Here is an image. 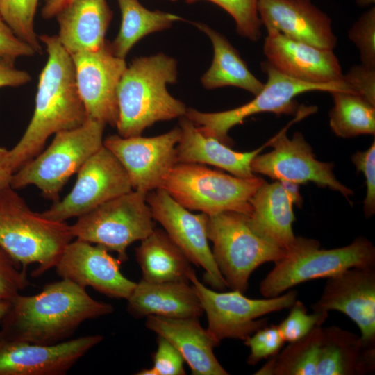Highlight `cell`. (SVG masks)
<instances>
[{
  "instance_id": "cell-27",
  "label": "cell",
  "mask_w": 375,
  "mask_h": 375,
  "mask_svg": "<svg viewBox=\"0 0 375 375\" xmlns=\"http://www.w3.org/2000/svg\"><path fill=\"white\" fill-rule=\"evenodd\" d=\"M375 369V349L339 326L322 327L316 375H364Z\"/></svg>"
},
{
  "instance_id": "cell-25",
  "label": "cell",
  "mask_w": 375,
  "mask_h": 375,
  "mask_svg": "<svg viewBox=\"0 0 375 375\" xmlns=\"http://www.w3.org/2000/svg\"><path fill=\"white\" fill-rule=\"evenodd\" d=\"M188 281L136 283L127 299V311L137 318L150 315L173 319H199L203 313L200 300Z\"/></svg>"
},
{
  "instance_id": "cell-47",
  "label": "cell",
  "mask_w": 375,
  "mask_h": 375,
  "mask_svg": "<svg viewBox=\"0 0 375 375\" xmlns=\"http://www.w3.org/2000/svg\"><path fill=\"white\" fill-rule=\"evenodd\" d=\"M38 0H30L31 12L33 17H35L36 10L38 8Z\"/></svg>"
},
{
  "instance_id": "cell-41",
  "label": "cell",
  "mask_w": 375,
  "mask_h": 375,
  "mask_svg": "<svg viewBox=\"0 0 375 375\" xmlns=\"http://www.w3.org/2000/svg\"><path fill=\"white\" fill-rule=\"evenodd\" d=\"M342 79L351 92L375 106V69L362 65L352 66Z\"/></svg>"
},
{
  "instance_id": "cell-28",
  "label": "cell",
  "mask_w": 375,
  "mask_h": 375,
  "mask_svg": "<svg viewBox=\"0 0 375 375\" xmlns=\"http://www.w3.org/2000/svg\"><path fill=\"white\" fill-rule=\"evenodd\" d=\"M142 279L150 283L188 281L193 271L183 251L160 228L154 230L135 249Z\"/></svg>"
},
{
  "instance_id": "cell-21",
  "label": "cell",
  "mask_w": 375,
  "mask_h": 375,
  "mask_svg": "<svg viewBox=\"0 0 375 375\" xmlns=\"http://www.w3.org/2000/svg\"><path fill=\"white\" fill-rule=\"evenodd\" d=\"M258 10L267 31L320 49L333 50L336 46L331 18L311 0H260Z\"/></svg>"
},
{
  "instance_id": "cell-24",
  "label": "cell",
  "mask_w": 375,
  "mask_h": 375,
  "mask_svg": "<svg viewBox=\"0 0 375 375\" xmlns=\"http://www.w3.org/2000/svg\"><path fill=\"white\" fill-rule=\"evenodd\" d=\"M181 135L176 147L178 163H198L215 166L240 178L254 176L253 159L263 146L248 152H238L217 138L204 133L185 116L180 117Z\"/></svg>"
},
{
  "instance_id": "cell-46",
  "label": "cell",
  "mask_w": 375,
  "mask_h": 375,
  "mask_svg": "<svg viewBox=\"0 0 375 375\" xmlns=\"http://www.w3.org/2000/svg\"><path fill=\"white\" fill-rule=\"evenodd\" d=\"M10 306V300H0V324Z\"/></svg>"
},
{
  "instance_id": "cell-6",
  "label": "cell",
  "mask_w": 375,
  "mask_h": 375,
  "mask_svg": "<svg viewBox=\"0 0 375 375\" xmlns=\"http://www.w3.org/2000/svg\"><path fill=\"white\" fill-rule=\"evenodd\" d=\"M319 246L315 239L297 237L260 282L261 294L274 297L308 281L329 278L352 267L375 266L374 246L365 238L358 237L340 248L320 249Z\"/></svg>"
},
{
  "instance_id": "cell-23",
  "label": "cell",
  "mask_w": 375,
  "mask_h": 375,
  "mask_svg": "<svg viewBox=\"0 0 375 375\" xmlns=\"http://www.w3.org/2000/svg\"><path fill=\"white\" fill-rule=\"evenodd\" d=\"M146 327L171 342L181 353L194 375H227L213 352L219 344L197 318L147 317Z\"/></svg>"
},
{
  "instance_id": "cell-42",
  "label": "cell",
  "mask_w": 375,
  "mask_h": 375,
  "mask_svg": "<svg viewBox=\"0 0 375 375\" xmlns=\"http://www.w3.org/2000/svg\"><path fill=\"white\" fill-rule=\"evenodd\" d=\"M35 51L19 38L0 15V56L15 61L21 56H31Z\"/></svg>"
},
{
  "instance_id": "cell-37",
  "label": "cell",
  "mask_w": 375,
  "mask_h": 375,
  "mask_svg": "<svg viewBox=\"0 0 375 375\" xmlns=\"http://www.w3.org/2000/svg\"><path fill=\"white\" fill-rule=\"evenodd\" d=\"M244 342L250 349L249 365H255L262 359L276 355L285 342L278 325L265 326L247 338Z\"/></svg>"
},
{
  "instance_id": "cell-15",
  "label": "cell",
  "mask_w": 375,
  "mask_h": 375,
  "mask_svg": "<svg viewBox=\"0 0 375 375\" xmlns=\"http://www.w3.org/2000/svg\"><path fill=\"white\" fill-rule=\"evenodd\" d=\"M180 135L178 126L153 137L112 135L103 139V144L126 170L132 189L147 194L162 188L178 163L176 147Z\"/></svg>"
},
{
  "instance_id": "cell-4",
  "label": "cell",
  "mask_w": 375,
  "mask_h": 375,
  "mask_svg": "<svg viewBox=\"0 0 375 375\" xmlns=\"http://www.w3.org/2000/svg\"><path fill=\"white\" fill-rule=\"evenodd\" d=\"M73 238L69 225L33 212L12 187L0 193V247L25 272L37 263L33 277L55 267Z\"/></svg>"
},
{
  "instance_id": "cell-9",
  "label": "cell",
  "mask_w": 375,
  "mask_h": 375,
  "mask_svg": "<svg viewBox=\"0 0 375 375\" xmlns=\"http://www.w3.org/2000/svg\"><path fill=\"white\" fill-rule=\"evenodd\" d=\"M262 69L267 74V82L249 102L235 108L216 112H203L188 108L185 116L204 133L229 146L232 142L228 136L230 129L242 124L248 117L260 112L294 114L298 110L294 99L299 94L312 91L352 93L343 79L328 84L303 82L279 72L267 61L262 64Z\"/></svg>"
},
{
  "instance_id": "cell-44",
  "label": "cell",
  "mask_w": 375,
  "mask_h": 375,
  "mask_svg": "<svg viewBox=\"0 0 375 375\" xmlns=\"http://www.w3.org/2000/svg\"><path fill=\"white\" fill-rule=\"evenodd\" d=\"M8 151L5 147L0 146V193L11 187L14 174L8 161Z\"/></svg>"
},
{
  "instance_id": "cell-39",
  "label": "cell",
  "mask_w": 375,
  "mask_h": 375,
  "mask_svg": "<svg viewBox=\"0 0 375 375\" xmlns=\"http://www.w3.org/2000/svg\"><path fill=\"white\" fill-rule=\"evenodd\" d=\"M29 285L26 272L0 247V300H11Z\"/></svg>"
},
{
  "instance_id": "cell-14",
  "label": "cell",
  "mask_w": 375,
  "mask_h": 375,
  "mask_svg": "<svg viewBox=\"0 0 375 375\" xmlns=\"http://www.w3.org/2000/svg\"><path fill=\"white\" fill-rule=\"evenodd\" d=\"M146 200L154 220L161 224L192 263L204 269L205 281L213 289L227 287L208 244V215L192 213L163 188L148 192Z\"/></svg>"
},
{
  "instance_id": "cell-48",
  "label": "cell",
  "mask_w": 375,
  "mask_h": 375,
  "mask_svg": "<svg viewBox=\"0 0 375 375\" xmlns=\"http://www.w3.org/2000/svg\"><path fill=\"white\" fill-rule=\"evenodd\" d=\"M356 3L361 6H366L374 3L375 0H356Z\"/></svg>"
},
{
  "instance_id": "cell-30",
  "label": "cell",
  "mask_w": 375,
  "mask_h": 375,
  "mask_svg": "<svg viewBox=\"0 0 375 375\" xmlns=\"http://www.w3.org/2000/svg\"><path fill=\"white\" fill-rule=\"evenodd\" d=\"M122 23L118 34L109 43L112 53L125 59L129 51L144 36L170 27L183 19L174 14L150 10L138 0H117Z\"/></svg>"
},
{
  "instance_id": "cell-16",
  "label": "cell",
  "mask_w": 375,
  "mask_h": 375,
  "mask_svg": "<svg viewBox=\"0 0 375 375\" xmlns=\"http://www.w3.org/2000/svg\"><path fill=\"white\" fill-rule=\"evenodd\" d=\"M77 89L88 119L116 127L117 89L127 65L115 56L107 42L96 50L72 55Z\"/></svg>"
},
{
  "instance_id": "cell-5",
  "label": "cell",
  "mask_w": 375,
  "mask_h": 375,
  "mask_svg": "<svg viewBox=\"0 0 375 375\" xmlns=\"http://www.w3.org/2000/svg\"><path fill=\"white\" fill-rule=\"evenodd\" d=\"M207 236L227 287L244 293L249 280L261 265L282 259L286 251L258 232L249 216L234 211L208 215Z\"/></svg>"
},
{
  "instance_id": "cell-32",
  "label": "cell",
  "mask_w": 375,
  "mask_h": 375,
  "mask_svg": "<svg viewBox=\"0 0 375 375\" xmlns=\"http://www.w3.org/2000/svg\"><path fill=\"white\" fill-rule=\"evenodd\" d=\"M333 105L329 125L338 137L349 138L375 133V106L363 97L346 92L331 93Z\"/></svg>"
},
{
  "instance_id": "cell-31",
  "label": "cell",
  "mask_w": 375,
  "mask_h": 375,
  "mask_svg": "<svg viewBox=\"0 0 375 375\" xmlns=\"http://www.w3.org/2000/svg\"><path fill=\"white\" fill-rule=\"evenodd\" d=\"M322 335V326L315 327L269 358L254 374L316 375Z\"/></svg>"
},
{
  "instance_id": "cell-18",
  "label": "cell",
  "mask_w": 375,
  "mask_h": 375,
  "mask_svg": "<svg viewBox=\"0 0 375 375\" xmlns=\"http://www.w3.org/2000/svg\"><path fill=\"white\" fill-rule=\"evenodd\" d=\"M327 278L312 310L343 312L358 326L363 344L375 349V266L352 267Z\"/></svg>"
},
{
  "instance_id": "cell-12",
  "label": "cell",
  "mask_w": 375,
  "mask_h": 375,
  "mask_svg": "<svg viewBox=\"0 0 375 375\" xmlns=\"http://www.w3.org/2000/svg\"><path fill=\"white\" fill-rule=\"evenodd\" d=\"M132 190L126 170L113 153L103 145L78 171L70 192L62 199L53 202L41 214L50 220L65 222Z\"/></svg>"
},
{
  "instance_id": "cell-3",
  "label": "cell",
  "mask_w": 375,
  "mask_h": 375,
  "mask_svg": "<svg viewBox=\"0 0 375 375\" xmlns=\"http://www.w3.org/2000/svg\"><path fill=\"white\" fill-rule=\"evenodd\" d=\"M177 76L176 60L162 53L136 58L127 65L117 89L119 135H141L156 122L185 116V103L167 89Z\"/></svg>"
},
{
  "instance_id": "cell-7",
  "label": "cell",
  "mask_w": 375,
  "mask_h": 375,
  "mask_svg": "<svg viewBox=\"0 0 375 375\" xmlns=\"http://www.w3.org/2000/svg\"><path fill=\"white\" fill-rule=\"evenodd\" d=\"M105 126L88 119L77 128L57 133L47 149L14 172L11 187L33 185L47 199L57 201L69 178L103 145Z\"/></svg>"
},
{
  "instance_id": "cell-38",
  "label": "cell",
  "mask_w": 375,
  "mask_h": 375,
  "mask_svg": "<svg viewBox=\"0 0 375 375\" xmlns=\"http://www.w3.org/2000/svg\"><path fill=\"white\" fill-rule=\"evenodd\" d=\"M153 365L142 369L137 375H184V358L177 349L165 338L158 336L157 349L153 356Z\"/></svg>"
},
{
  "instance_id": "cell-22",
  "label": "cell",
  "mask_w": 375,
  "mask_h": 375,
  "mask_svg": "<svg viewBox=\"0 0 375 375\" xmlns=\"http://www.w3.org/2000/svg\"><path fill=\"white\" fill-rule=\"evenodd\" d=\"M299 185L276 181L264 182L250 199L251 226L285 251L296 240L293 206L301 204Z\"/></svg>"
},
{
  "instance_id": "cell-34",
  "label": "cell",
  "mask_w": 375,
  "mask_h": 375,
  "mask_svg": "<svg viewBox=\"0 0 375 375\" xmlns=\"http://www.w3.org/2000/svg\"><path fill=\"white\" fill-rule=\"evenodd\" d=\"M202 0H185L193 3ZM226 11L235 20L238 33L242 37L256 42L261 36L262 23L258 14L260 0H205Z\"/></svg>"
},
{
  "instance_id": "cell-17",
  "label": "cell",
  "mask_w": 375,
  "mask_h": 375,
  "mask_svg": "<svg viewBox=\"0 0 375 375\" xmlns=\"http://www.w3.org/2000/svg\"><path fill=\"white\" fill-rule=\"evenodd\" d=\"M103 340L89 335L42 344L10 339L0 331V375H64Z\"/></svg>"
},
{
  "instance_id": "cell-8",
  "label": "cell",
  "mask_w": 375,
  "mask_h": 375,
  "mask_svg": "<svg viewBox=\"0 0 375 375\" xmlns=\"http://www.w3.org/2000/svg\"><path fill=\"white\" fill-rule=\"evenodd\" d=\"M265 181L258 176L240 178L202 164L177 163L162 188L178 203L208 215L234 211L249 216L250 199Z\"/></svg>"
},
{
  "instance_id": "cell-10",
  "label": "cell",
  "mask_w": 375,
  "mask_h": 375,
  "mask_svg": "<svg viewBox=\"0 0 375 375\" xmlns=\"http://www.w3.org/2000/svg\"><path fill=\"white\" fill-rule=\"evenodd\" d=\"M146 196L132 190L78 217L69 226L74 238L115 251L122 262L126 261L128 246L156 228Z\"/></svg>"
},
{
  "instance_id": "cell-2",
  "label": "cell",
  "mask_w": 375,
  "mask_h": 375,
  "mask_svg": "<svg viewBox=\"0 0 375 375\" xmlns=\"http://www.w3.org/2000/svg\"><path fill=\"white\" fill-rule=\"evenodd\" d=\"M113 311L112 304L94 299L85 288L62 278L34 295L12 298L1 331L10 339L53 344L69 340L85 321Z\"/></svg>"
},
{
  "instance_id": "cell-36",
  "label": "cell",
  "mask_w": 375,
  "mask_h": 375,
  "mask_svg": "<svg viewBox=\"0 0 375 375\" xmlns=\"http://www.w3.org/2000/svg\"><path fill=\"white\" fill-rule=\"evenodd\" d=\"M349 40L359 51L361 65L375 69V8L364 12L349 31Z\"/></svg>"
},
{
  "instance_id": "cell-40",
  "label": "cell",
  "mask_w": 375,
  "mask_h": 375,
  "mask_svg": "<svg viewBox=\"0 0 375 375\" xmlns=\"http://www.w3.org/2000/svg\"><path fill=\"white\" fill-rule=\"evenodd\" d=\"M351 160L358 172L365 176L366 196L364 199V212L369 217L375 212V142L364 151H357L351 157Z\"/></svg>"
},
{
  "instance_id": "cell-43",
  "label": "cell",
  "mask_w": 375,
  "mask_h": 375,
  "mask_svg": "<svg viewBox=\"0 0 375 375\" xmlns=\"http://www.w3.org/2000/svg\"><path fill=\"white\" fill-rule=\"evenodd\" d=\"M14 62L0 56V88L18 87L31 81L30 74L16 68Z\"/></svg>"
},
{
  "instance_id": "cell-1",
  "label": "cell",
  "mask_w": 375,
  "mask_h": 375,
  "mask_svg": "<svg viewBox=\"0 0 375 375\" xmlns=\"http://www.w3.org/2000/svg\"><path fill=\"white\" fill-rule=\"evenodd\" d=\"M38 38L46 47L47 60L39 76L31 119L8 151L14 172L38 155L51 135L77 128L88 119L77 89L72 56L57 35Z\"/></svg>"
},
{
  "instance_id": "cell-26",
  "label": "cell",
  "mask_w": 375,
  "mask_h": 375,
  "mask_svg": "<svg viewBox=\"0 0 375 375\" xmlns=\"http://www.w3.org/2000/svg\"><path fill=\"white\" fill-rule=\"evenodd\" d=\"M112 17L106 0H72L56 15L57 37L71 56L98 49L106 43L105 36Z\"/></svg>"
},
{
  "instance_id": "cell-19",
  "label": "cell",
  "mask_w": 375,
  "mask_h": 375,
  "mask_svg": "<svg viewBox=\"0 0 375 375\" xmlns=\"http://www.w3.org/2000/svg\"><path fill=\"white\" fill-rule=\"evenodd\" d=\"M121 263L103 247L76 239L65 247L55 268L60 277L82 288L92 287L106 297L127 300L136 283L122 274Z\"/></svg>"
},
{
  "instance_id": "cell-13",
  "label": "cell",
  "mask_w": 375,
  "mask_h": 375,
  "mask_svg": "<svg viewBox=\"0 0 375 375\" xmlns=\"http://www.w3.org/2000/svg\"><path fill=\"white\" fill-rule=\"evenodd\" d=\"M284 128L267 142L273 149L252 160L253 173L274 180L297 185L312 182L318 186L339 192L347 199L353 192L341 183L333 172V164L318 160L303 135L294 133L288 138Z\"/></svg>"
},
{
  "instance_id": "cell-49",
  "label": "cell",
  "mask_w": 375,
  "mask_h": 375,
  "mask_svg": "<svg viewBox=\"0 0 375 375\" xmlns=\"http://www.w3.org/2000/svg\"><path fill=\"white\" fill-rule=\"evenodd\" d=\"M169 1H177V0H169Z\"/></svg>"
},
{
  "instance_id": "cell-11",
  "label": "cell",
  "mask_w": 375,
  "mask_h": 375,
  "mask_svg": "<svg viewBox=\"0 0 375 375\" xmlns=\"http://www.w3.org/2000/svg\"><path fill=\"white\" fill-rule=\"evenodd\" d=\"M188 278L206 314V329L219 343L224 339L245 340L267 326V319L260 317L290 308L298 294L292 290L277 297L253 299L238 290L219 292L210 289L198 280L194 270Z\"/></svg>"
},
{
  "instance_id": "cell-45",
  "label": "cell",
  "mask_w": 375,
  "mask_h": 375,
  "mask_svg": "<svg viewBox=\"0 0 375 375\" xmlns=\"http://www.w3.org/2000/svg\"><path fill=\"white\" fill-rule=\"evenodd\" d=\"M72 0H45L41 15L44 19H48L56 17L58 12L68 5Z\"/></svg>"
},
{
  "instance_id": "cell-33",
  "label": "cell",
  "mask_w": 375,
  "mask_h": 375,
  "mask_svg": "<svg viewBox=\"0 0 375 375\" xmlns=\"http://www.w3.org/2000/svg\"><path fill=\"white\" fill-rule=\"evenodd\" d=\"M0 15L15 34L28 44L36 53L42 51L33 27L30 0H0Z\"/></svg>"
},
{
  "instance_id": "cell-20",
  "label": "cell",
  "mask_w": 375,
  "mask_h": 375,
  "mask_svg": "<svg viewBox=\"0 0 375 375\" xmlns=\"http://www.w3.org/2000/svg\"><path fill=\"white\" fill-rule=\"evenodd\" d=\"M267 32L264 54L267 62L279 72L301 81L317 84L342 81L344 74L333 50L290 39L274 30Z\"/></svg>"
},
{
  "instance_id": "cell-29",
  "label": "cell",
  "mask_w": 375,
  "mask_h": 375,
  "mask_svg": "<svg viewBox=\"0 0 375 375\" xmlns=\"http://www.w3.org/2000/svg\"><path fill=\"white\" fill-rule=\"evenodd\" d=\"M194 25L208 36L214 51L212 64L201 78L203 87L215 89L233 86L253 95L257 94L264 83L251 72L239 52L229 41L205 24L195 23Z\"/></svg>"
},
{
  "instance_id": "cell-35",
  "label": "cell",
  "mask_w": 375,
  "mask_h": 375,
  "mask_svg": "<svg viewBox=\"0 0 375 375\" xmlns=\"http://www.w3.org/2000/svg\"><path fill=\"white\" fill-rule=\"evenodd\" d=\"M328 316V312H323L308 314L304 304L296 300L287 317L278 326L285 342H292L304 337L315 327L321 326Z\"/></svg>"
}]
</instances>
